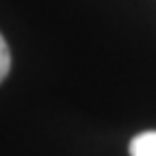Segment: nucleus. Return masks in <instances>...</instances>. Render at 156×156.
<instances>
[{"mask_svg": "<svg viewBox=\"0 0 156 156\" xmlns=\"http://www.w3.org/2000/svg\"><path fill=\"white\" fill-rule=\"evenodd\" d=\"M130 156H156V130L136 134L130 141Z\"/></svg>", "mask_w": 156, "mask_h": 156, "instance_id": "1", "label": "nucleus"}, {"mask_svg": "<svg viewBox=\"0 0 156 156\" xmlns=\"http://www.w3.org/2000/svg\"><path fill=\"white\" fill-rule=\"evenodd\" d=\"M9 69H11V52H9V46L5 41V37L0 35V83L7 78Z\"/></svg>", "mask_w": 156, "mask_h": 156, "instance_id": "2", "label": "nucleus"}]
</instances>
